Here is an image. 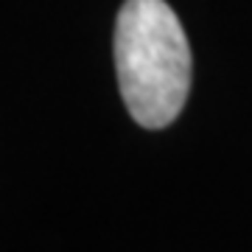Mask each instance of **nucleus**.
<instances>
[{
    "instance_id": "1",
    "label": "nucleus",
    "mask_w": 252,
    "mask_h": 252,
    "mask_svg": "<svg viewBox=\"0 0 252 252\" xmlns=\"http://www.w3.org/2000/svg\"><path fill=\"white\" fill-rule=\"evenodd\" d=\"M115 76L129 115L143 129L177 121L190 93V45L165 0H126L115 17Z\"/></svg>"
}]
</instances>
